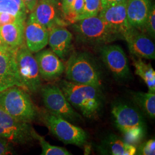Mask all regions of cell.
<instances>
[{"instance_id": "83f0119b", "label": "cell", "mask_w": 155, "mask_h": 155, "mask_svg": "<svg viewBox=\"0 0 155 155\" xmlns=\"http://www.w3.org/2000/svg\"><path fill=\"white\" fill-rule=\"evenodd\" d=\"M17 22L25 23V20L10 13H0V27L7 24Z\"/></svg>"}, {"instance_id": "52a82bcc", "label": "cell", "mask_w": 155, "mask_h": 155, "mask_svg": "<svg viewBox=\"0 0 155 155\" xmlns=\"http://www.w3.org/2000/svg\"><path fill=\"white\" fill-rule=\"evenodd\" d=\"M18 72L24 88L28 92L37 93L41 87V81L35 57L24 42L16 50Z\"/></svg>"}, {"instance_id": "4dcf8cb0", "label": "cell", "mask_w": 155, "mask_h": 155, "mask_svg": "<svg viewBox=\"0 0 155 155\" xmlns=\"http://www.w3.org/2000/svg\"><path fill=\"white\" fill-rule=\"evenodd\" d=\"M127 0H101L102 9L108 8L112 6L116 5L124 2H127Z\"/></svg>"}, {"instance_id": "6da1fadb", "label": "cell", "mask_w": 155, "mask_h": 155, "mask_svg": "<svg viewBox=\"0 0 155 155\" xmlns=\"http://www.w3.org/2000/svg\"><path fill=\"white\" fill-rule=\"evenodd\" d=\"M59 87L72 107L83 116L88 118L98 116L104 104L101 88L73 83L67 79L61 81Z\"/></svg>"}, {"instance_id": "e0dca14e", "label": "cell", "mask_w": 155, "mask_h": 155, "mask_svg": "<svg viewBox=\"0 0 155 155\" xmlns=\"http://www.w3.org/2000/svg\"><path fill=\"white\" fill-rule=\"evenodd\" d=\"M72 39V33L64 27H55L49 31L48 44L51 50L63 61L70 53Z\"/></svg>"}, {"instance_id": "7c38bea8", "label": "cell", "mask_w": 155, "mask_h": 155, "mask_svg": "<svg viewBox=\"0 0 155 155\" xmlns=\"http://www.w3.org/2000/svg\"><path fill=\"white\" fill-rule=\"evenodd\" d=\"M29 17L49 31L55 27L67 25L60 14L56 0H39Z\"/></svg>"}, {"instance_id": "4316f807", "label": "cell", "mask_w": 155, "mask_h": 155, "mask_svg": "<svg viewBox=\"0 0 155 155\" xmlns=\"http://www.w3.org/2000/svg\"><path fill=\"white\" fill-rule=\"evenodd\" d=\"M155 154V139H150L141 145L136 155H154Z\"/></svg>"}, {"instance_id": "d6986e66", "label": "cell", "mask_w": 155, "mask_h": 155, "mask_svg": "<svg viewBox=\"0 0 155 155\" xmlns=\"http://www.w3.org/2000/svg\"><path fill=\"white\" fill-rule=\"evenodd\" d=\"M100 150L104 154L112 155H134L137 151L134 145L114 134L105 139L100 147Z\"/></svg>"}, {"instance_id": "ac0fdd59", "label": "cell", "mask_w": 155, "mask_h": 155, "mask_svg": "<svg viewBox=\"0 0 155 155\" xmlns=\"http://www.w3.org/2000/svg\"><path fill=\"white\" fill-rule=\"evenodd\" d=\"M152 5V0H127V16L132 27L143 31Z\"/></svg>"}, {"instance_id": "cb8c5ba5", "label": "cell", "mask_w": 155, "mask_h": 155, "mask_svg": "<svg viewBox=\"0 0 155 155\" xmlns=\"http://www.w3.org/2000/svg\"><path fill=\"white\" fill-rule=\"evenodd\" d=\"M35 140H38L41 148L42 155H72L68 150L63 147L52 145L47 142L45 138L39 135L35 130L33 132Z\"/></svg>"}, {"instance_id": "3957f363", "label": "cell", "mask_w": 155, "mask_h": 155, "mask_svg": "<svg viewBox=\"0 0 155 155\" xmlns=\"http://www.w3.org/2000/svg\"><path fill=\"white\" fill-rule=\"evenodd\" d=\"M78 41L85 45L102 46L108 45L122 36L98 16L90 17L72 24Z\"/></svg>"}, {"instance_id": "603a6c76", "label": "cell", "mask_w": 155, "mask_h": 155, "mask_svg": "<svg viewBox=\"0 0 155 155\" xmlns=\"http://www.w3.org/2000/svg\"><path fill=\"white\" fill-rule=\"evenodd\" d=\"M0 13H7L25 20L28 10L22 0H0Z\"/></svg>"}, {"instance_id": "277c9868", "label": "cell", "mask_w": 155, "mask_h": 155, "mask_svg": "<svg viewBox=\"0 0 155 155\" xmlns=\"http://www.w3.org/2000/svg\"><path fill=\"white\" fill-rule=\"evenodd\" d=\"M67 80L101 89L102 73L93 56L86 52H74L65 64Z\"/></svg>"}, {"instance_id": "44dd1931", "label": "cell", "mask_w": 155, "mask_h": 155, "mask_svg": "<svg viewBox=\"0 0 155 155\" xmlns=\"http://www.w3.org/2000/svg\"><path fill=\"white\" fill-rule=\"evenodd\" d=\"M132 61L135 73L147 84L150 93L155 92V71L150 63H147L141 58L133 56Z\"/></svg>"}, {"instance_id": "7402d4cb", "label": "cell", "mask_w": 155, "mask_h": 155, "mask_svg": "<svg viewBox=\"0 0 155 155\" xmlns=\"http://www.w3.org/2000/svg\"><path fill=\"white\" fill-rule=\"evenodd\" d=\"M131 96L136 106L145 115L151 119L155 118V93L134 91L131 93Z\"/></svg>"}, {"instance_id": "484cf974", "label": "cell", "mask_w": 155, "mask_h": 155, "mask_svg": "<svg viewBox=\"0 0 155 155\" xmlns=\"http://www.w3.org/2000/svg\"><path fill=\"white\" fill-rule=\"evenodd\" d=\"M145 31L152 39L155 38V5L153 4L152 6L150 15L145 23L142 31Z\"/></svg>"}, {"instance_id": "4fadbf2b", "label": "cell", "mask_w": 155, "mask_h": 155, "mask_svg": "<svg viewBox=\"0 0 155 155\" xmlns=\"http://www.w3.org/2000/svg\"><path fill=\"white\" fill-rule=\"evenodd\" d=\"M40 77L45 81H52L59 78L64 72L65 64L52 50H41L35 56Z\"/></svg>"}, {"instance_id": "d6a6232c", "label": "cell", "mask_w": 155, "mask_h": 155, "mask_svg": "<svg viewBox=\"0 0 155 155\" xmlns=\"http://www.w3.org/2000/svg\"><path fill=\"white\" fill-rule=\"evenodd\" d=\"M4 45V43H3V42H2V41L1 40V39L0 38V48H1V47H2V45Z\"/></svg>"}, {"instance_id": "2e32d148", "label": "cell", "mask_w": 155, "mask_h": 155, "mask_svg": "<svg viewBox=\"0 0 155 155\" xmlns=\"http://www.w3.org/2000/svg\"><path fill=\"white\" fill-rule=\"evenodd\" d=\"M125 40L132 55L141 59H155V44L147 34L134 29Z\"/></svg>"}, {"instance_id": "5b68a950", "label": "cell", "mask_w": 155, "mask_h": 155, "mask_svg": "<svg viewBox=\"0 0 155 155\" xmlns=\"http://www.w3.org/2000/svg\"><path fill=\"white\" fill-rule=\"evenodd\" d=\"M28 91L13 86L0 92V107L18 120L31 123L39 116V112Z\"/></svg>"}, {"instance_id": "5bb4252c", "label": "cell", "mask_w": 155, "mask_h": 155, "mask_svg": "<svg viewBox=\"0 0 155 155\" xmlns=\"http://www.w3.org/2000/svg\"><path fill=\"white\" fill-rule=\"evenodd\" d=\"M98 16L119 33L124 40L135 28L130 26L127 16V2L102 9Z\"/></svg>"}, {"instance_id": "9a60e30c", "label": "cell", "mask_w": 155, "mask_h": 155, "mask_svg": "<svg viewBox=\"0 0 155 155\" xmlns=\"http://www.w3.org/2000/svg\"><path fill=\"white\" fill-rule=\"evenodd\" d=\"M49 30L31 17L25 22L24 42L32 53L43 50L48 44Z\"/></svg>"}, {"instance_id": "1f68e13d", "label": "cell", "mask_w": 155, "mask_h": 155, "mask_svg": "<svg viewBox=\"0 0 155 155\" xmlns=\"http://www.w3.org/2000/svg\"><path fill=\"white\" fill-rule=\"evenodd\" d=\"M28 12H31L36 5L38 0H22Z\"/></svg>"}, {"instance_id": "ffe728a7", "label": "cell", "mask_w": 155, "mask_h": 155, "mask_svg": "<svg viewBox=\"0 0 155 155\" xmlns=\"http://www.w3.org/2000/svg\"><path fill=\"white\" fill-rule=\"evenodd\" d=\"M25 23L17 22L0 27V38L3 43L13 48H18L24 42Z\"/></svg>"}, {"instance_id": "f546056e", "label": "cell", "mask_w": 155, "mask_h": 155, "mask_svg": "<svg viewBox=\"0 0 155 155\" xmlns=\"http://www.w3.org/2000/svg\"><path fill=\"white\" fill-rule=\"evenodd\" d=\"M61 11L63 13V17L64 20V17L69 13L70 8L75 0H61ZM66 22V21H65Z\"/></svg>"}, {"instance_id": "9c48e42d", "label": "cell", "mask_w": 155, "mask_h": 155, "mask_svg": "<svg viewBox=\"0 0 155 155\" xmlns=\"http://www.w3.org/2000/svg\"><path fill=\"white\" fill-rule=\"evenodd\" d=\"M30 123L18 120L0 107V137L12 143L28 144L35 140Z\"/></svg>"}, {"instance_id": "8fae6325", "label": "cell", "mask_w": 155, "mask_h": 155, "mask_svg": "<svg viewBox=\"0 0 155 155\" xmlns=\"http://www.w3.org/2000/svg\"><path fill=\"white\" fill-rule=\"evenodd\" d=\"M17 48L5 44L0 48V92L13 86L24 89L18 72Z\"/></svg>"}, {"instance_id": "f1b7e54d", "label": "cell", "mask_w": 155, "mask_h": 155, "mask_svg": "<svg viewBox=\"0 0 155 155\" xmlns=\"http://www.w3.org/2000/svg\"><path fill=\"white\" fill-rule=\"evenodd\" d=\"M12 144L8 140L0 137V155L11 154L13 149Z\"/></svg>"}, {"instance_id": "ba28073f", "label": "cell", "mask_w": 155, "mask_h": 155, "mask_svg": "<svg viewBox=\"0 0 155 155\" xmlns=\"http://www.w3.org/2000/svg\"><path fill=\"white\" fill-rule=\"evenodd\" d=\"M40 91L45 107L50 113L71 123L81 120V115L67 100L59 86L46 85L41 87Z\"/></svg>"}, {"instance_id": "30bf717a", "label": "cell", "mask_w": 155, "mask_h": 155, "mask_svg": "<svg viewBox=\"0 0 155 155\" xmlns=\"http://www.w3.org/2000/svg\"><path fill=\"white\" fill-rule=\"evenodd\" d=\"M100 52L102 61L115 79L124 81L130 77L128 59L121 47L104 45L100 46Z\"/></svg>"}, {"instance_id": "d4e9b609", "label": "cell", "mask_w": 155, "mask_h": 155, "mask_svg": "<svg viewBox=\"0 0 155 155\" xmlns=\"http://www.w3.org/2000/svg\"><path fill=\"white\" fill-rule=\"evenodd\" d=\"M101 9V0H84L83 10L78 17L76 22L87 17L98 16Z\"/></svg>"}, {"instance_id": "7a4b0ae2", "label": "cell", "mask_w": 155, "mask_h": 155, "mask_svg": "<svg viewBox=\"0 0 155 155\" xmlns=\"http://www.w3.org/2000/svg\"><path fill=\"white\" fill-rule=\"evenodd\" d=\"M111 113L116 127L127 142L134 145L143 140L147 126L138 107L129 102L117 101L112 106Z\"/></svg>"}, {"instance_id": "8992f818", "label": "cell", "mask_w": 155, "mask_h": 155, "mask_svg": "<svg viewBox=\"0 0 155 155\" xmlns=\"http://www.w3.org/2000/svg\"><path fill=\"white\" fill-rule=\"evenodd\" d=\"M39 116L50 132L64 144L81 147L87 142V134L81 127L48 110L41 111Z\"/></svg>"}]
</instances>
